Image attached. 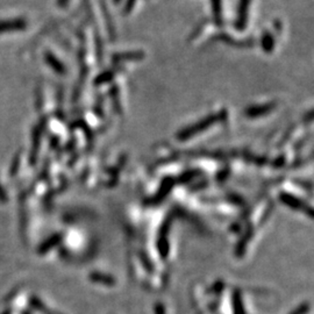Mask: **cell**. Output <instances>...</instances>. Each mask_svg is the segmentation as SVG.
I'll return each instance as SVG.
<instances>
[{
  "instance_id": "cell-1",
  "label": "cell",
  "mask_w": 314,
  "mask_h": 314,
  "mask_svg": "<svg viewBox=\"0 0 314 314\" xmlns=\"http://www.w3.org/2000/svg\"><path fill=\"white\" fill-rule=\"evenodd\" d=\"M227 111L223 110L219 111L218 113H213V114H209L207 116H205L204 119H200L199 121H197L196 124L187 126V127L183 128L182 131H179L177 134V139L178 140H187L191 139L198 134L203 133L205 131H207L208 128H211L212 126H214L215 124L223 123L226 119H227Z\"/></svg>"
},
{
  "instance_id": "cell-2",
  "label": "cell",
  "mask_w": 314,
  "mask_h": 314,
  "mask_svg": "<svg viewBox=\"0 0 314 314\" xmlns=\"http://www.w3.org/2000/svg\"><path fill=\"white\" fill-rule=\"evenodd\" d=\"M250 5H251V0H238L235 21H234V27H235L237 32H244L247 28Z\"/></svg>"
},
{
  "instance_id": "cell-3",
  "label": "cell",
  "mask_w": 314,
  "mask_h": 314,
  "mask_svg": "<svg viewBox=\"0 0 314 314\" xmlns=\"http://www.w3.org/2000/svg\"><path fill=\"white\" fill-rule=\"evenodd\" d=\"M277 104L275 102L262 104V105H254V106H249L245 110V116L249 119H257L262 118V116H265L268 114H270L272 111H275Z\"/></svg>"
},
{
  "instance_id": "cell-4",
  "label": "cell",
  "mask_w": 314,
  "mask_h": 314,
  "mask_svg": "<svg viewBox=\"0 0 314 314\" xmlns=\"http://www.w3.org/2000/svg\"><path fill=\"white\" fill-rule=\"evenodd\" d=\"M47 126V119L42 120L39 124V126L34 129V134H33V143H32V152L31 156H29V162L33 165L37 160V155H39V149H40V141L42 136V132H43V128Z\"/></svg>"
},
{
  "instance_id": "cell-5",
  "label": "cell",
  "mask_w": 314,
  "mask_h": 314,
  "mask_svg": "<svg viewBox=\"0 0 314 314\" xmlns=\"http://www.w3.org/2000/svg\"><path fill=\"white\" fill-rule=\"evenodd\" d=\"M146 57V54L142 50H132V52H120L112 55V61L114 63L123 62H139Z\"/></svg>"
},
{
  "instance_id": "cell-6",
  "label": "cell",
  "mask_w": 314,
  "mask_h": 314,
  "mask_svg": "<svg viewBox=\"0 0 314 314\" xmlns=\"http://www.w3.org/2000/svg\"><path fill=\"white\" fill-rule=\"evenodd\" d=\"M211 8L213 14V21L215 26L224 27V14H223V0H211Z\"/></svg>"
},
{
  "instance_id": "cell-7",
  "label": "cell",
  "mask_w": 314,
  "mask_h": 314,
  "mask_svg": "<svg viewBox=\"0 0 314 314\" xmlns=\"http://www.w3.org/2000/svg\"><path fill=\"white\" fill-rule=\"evenodd\" d=\"M276 41L274 35L269 31H264L261 36V47L265 54H271L274 52Z\"/></svg>"
},
{
  "instance_id": "cell-8",
  "label": "cell",
  "mask_w": 314,
  "mask_h": 314,
  "mask_svg": "<svg viewBox=\"0 0 314 314\" xmlns=\"http://www.w3.org/2000/svg\"><path fill=\"white\" fill-rule=\"evenodd\" d=\"M115 73H116V71L112 70V69L104 70L103 73H100L98 76L94 78L93 84L95 86H102V85H104V84H107V83L112 82L115 77Z\"/></svg>"
},
{
  "instance_id": "cell-9",
  "label": "cell",
  "mask_w": 314,
  "mask_h": 314,
  "mask_svg": "<svg viewBox=\"0 0 314 314\" xmlns=\"http://www.w3.org/2000/svg\"><path fill=\"white\" fill-rule=\"evenodd\" d=\"M27 26V23L23 20H13L10 22H0V33L18 31V29H23Z\"/></svg>"
},
{
  "instance_id": "cell-10",
  "label": "cell",
  "mask_w": 314,
  "mask_h": 314,
  "mask_svg": "<svg viewBox=\"0 0 314 314\" xmlns=\"http://www.w3.org/2000/svg\"><path fill=\"white\" fill-rule=\"evenodd\" d=\"M45 62H47L48 64L50 65V68H52L53 70H55L57 74L62 75V74L65 73L64 65H63L62 62L58 61V58L54 56L53 54H50V53L45 54Z\"/></svg>"
},
{
  "instance_id": "cell-11",
  "label": "cell",
  "mask_w": 314,
  "mask_h": 314,
  "mask_svg": "<svg viewBox=\"0 0 314 314\" xmlns=\"http://www.w3.org/2000/svg\"><path fill=\"white\" fill-rule=\"evenodd\" d=\"M110 94H111V99H112V104H113V108H114V111L116 113H119L121 114V112H123V108H121V103H120V93H119V89L118 86L114 85L110 90Z\"/></svg>"
},
{
  "instance_id": "cell-12",
  "label": "cell",
  "mask_w": 314,
  "mask_h": 314,
  "mask_svg": "<svg viewBox=\"0 0 314 314\" xmlns=\"http://www.w3.org/2000/svg\"><path fill=\"white\" fill-rule=\"evenodd\" d=\"M60 240H61V237L58 235H54L52 237H49L47 241L43 242V244H42L39 247V250H37V251H39L40 255H43V254L47 253V251L52 249L53 247H55L58 244V242H60Z\"/></svg>"
},
{
  "instance_id": "cell-13",
  "label": "cell",
  "mask_w": 314,
  "mask_h": 314,
  "mask_svg": "<svg viewBox=\"0 0 314 314\" xmlns=\"http://www.w3.org/2000/svg\"><path fill=\"white\" fill-rule=\"evenodd\" d=\"M136 2H137V0H126L125 4H124V8H123L124 14L127 15V14L131 13V12L133 11V8L135 7V5H136Z\"/></svg>"
},
{
  "instance_id": "cell-14",
  "label": "cell",
  "mask_w": 314,
  "mask_h": 314,
  "mask_svg": "<svg viewBox=\"0 0 314 314\" xmlns=\"http://www.w3.org/2000/svg\"><path fill=\"white\" fill-rule=\"evenodd\" d=\"M19 165H20V154L16 155L15 158L13 160V162H12V165H11V171H10V175L12 176V177H13V176H15L16 174H18Z\"/></svg>"
},
{
  "instance_id": "cell-15",
  "label": "cell",
  "mask_w": 314,
  "mask_h": 314,
  "mask_svg": "<svg viewBox=\"0 0 314 314\" xmlns=\"http://www.w3.org/2000/svg\"><path fill=\"white\" fill-rule=\"evenodd\" d=\"M7 200H8V196L6 194L5 188H4L2 184H0V203H7Z\"/></svg>"
},
{
  "instance_id": "cell-16",
  "label": "cell",
  "mask_w": 314,
  "mask_h": 314,
  "mask_svg": "<svg viewBox=\"0 0 314 314\" xmlns=\"http://www.w3.org/2000/svg\"><path fill=\"white\" fill-rule=\"evenodd\" d=\"M312 110L309 111L307 114H305V116H304V123L305 124H311L312 121H313V114H312Z\"/></svg>"
},
{
  "instance_id": "cell-17",
  "label": "cell",
  "mask_w": 314,
  "mask_h": 314,
  "mask_svg": "<svg viewBox=\"0 0 314 314\" xmlns=\"http://www.w3.org/2000/svg\"><path fill=\"white\" fill-rule=\"evenodd\" d=\"M69 0H58V5L60 6H65L66 3H68Z\"/></svg>"
},
{
  "instance_id": "cell-18",
  "label": "cell",
  "mask_w": 314,
  "mask_h": 314,
  "mask_svg": "<svg viewBox=\"0 0 314 314\" xmlns=\"http://www.w3.org/2000/svg\"><path fill=\"white\" fill-rule=\"evenodd\" d=\"M2 314H12V311L10 308H8V309H6V311H4Z\"/></svg>"
},
{
  "instance_id": "cell-19",
  "label": "cell",
  "mask_w": 314,
  "mask_h": 314,
  "mask_svg": "<svg viewBox=\"0 0 314 314\" xmlns=\"http://www.w3.org/2000/svg\"><path fill=\"white\" fill-rule=\"evenodd\" d=\"M114 3H115V4H119V3H120V0H114Z\"/></svg>"
}]
</instances>
